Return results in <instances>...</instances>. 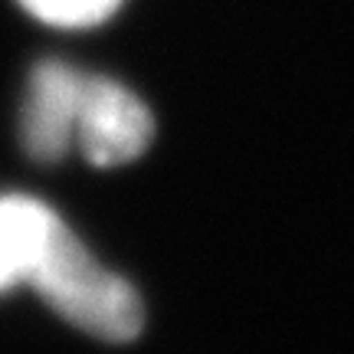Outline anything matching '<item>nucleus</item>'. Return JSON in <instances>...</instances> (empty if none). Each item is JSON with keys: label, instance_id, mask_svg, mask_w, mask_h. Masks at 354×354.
<instances>
[{"label": "nucleus", "instance_id": "2", "mask_svg": "<svg viewBox=\"0 0 354 354\" xmlns=\"http://www.w3.org/2000/svg\"><path fill=\"white\" fill-rule=\"evenodd\" d=\"M151 138L154 118L148 105L122 82L86 73L73 141L86 154V161L95 167L125 165L148 151Z\"/></svg>", "mask_w": 354, "mask_h": 354}, {"label": "nucleus", "instance_id": "1", "mask_svg": "<svg viewBox=\"0 0 354 354\" xmlns=\"http://www.w3.org/2000/svg\"><path fill=\"white\" fill-rule=\"evenodd\" d=\"M24 282L69 325L105 342H131L145 325L135 286L105 269L76 233L33 197H26Z\"/></svg>", "mask_w": 354, "mask_h": 354}, {"label": "nucleus", "instance_id": "3", "mask_svg": "<svg viewBox=\"0 0 354 354\" xmlns=\"http://www.w3.org/2000/svg\"><path fill=\"white\" fill-rule=\"evenodd\" d=\"M86 73L59 59H43L30 73L20 109V138L30 158L56 161L76 141V115Z\"/></svg>", "mask_w": 354, "mask_h": 354}, {"label": "nucleus", "instance_id": "4", "mask_svg": "<svg viewBox=\"0 0 354 354\" xmlns=\"http://www.w3.org/2000/svg\"><path fill=\"white\" fill-rule=\"evenodd\" d=\"M26 250V197L3 194L0 197V292L24 282Z\"/></svg>", "mask_w": 354, "mask_h": 354}, {"label": "nucleus", "instance_id": "5", "mask_svg": "<svg viewBox=\"0 0 354 354\" xmlns=\"http://www.w3.org/2000/svg\"><path fill=\"white\" fill-rule=\"evenodd\" d=\"M122 0H20L26 13L53 26H92L112 17Z\"/></svg>", "mask_w": 354, "mask_h": 354}]
</instances>
